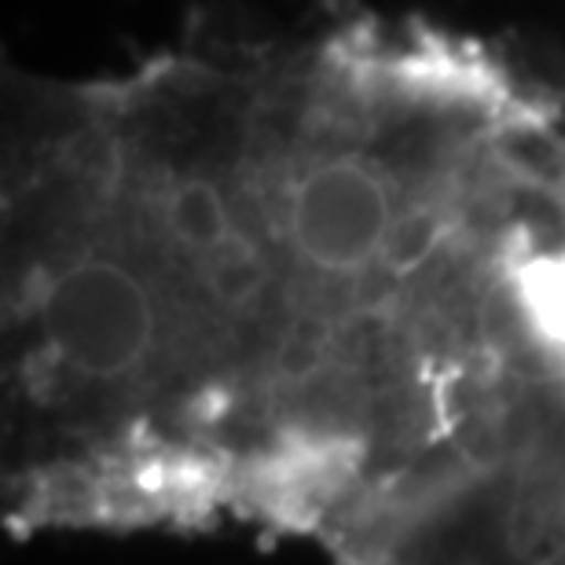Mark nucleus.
Wrapping results in <instances>:
<instances>
[{
  "label": "nucleus",
  "instance_id": "nucleus-1",
  "mask_svg": "<svg viewBox=\"0 0 565 565\" xmlns=\"http://www.w3.org/2000/svg\"><path fill=\"white\" fill-rule=\"evenodd\" d=\"M327 536L345 565H565V345Z\"/></svg>",
  "mask_w": 565,
  "mask_h": 565
}]
</instances>
